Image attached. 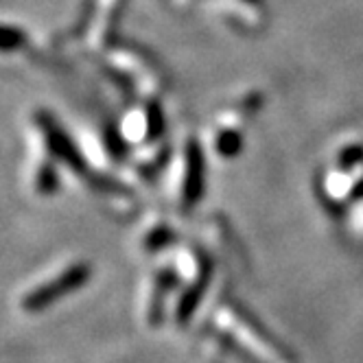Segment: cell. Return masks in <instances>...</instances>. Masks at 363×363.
Returning a JSON list of instances; mask_svg holds the SVG:
<instances>
[{
    "label": "cell",
    "mask_w": 363,
    "mask_h": 363,
    "mask_svg": "<svg viewBox=\"0 0 363 363\" xmlns=\"http://www.w3.org/2000/svg\"><path fill=\"white\" fill-rule=\"evenodd\" d=\"M88 267L86 265H74V267H68L60 278H53L44 282L42 287H38L35 291L27 294L22 300V306L27 311H42L46 308L50 302H55L57 298H64L66 294L79 289L82 284L88 280Z\"/></svg>",
    "instance_id": "1"
},
{
    "label": "cell",
    "mask_w": 363,
    "mask_h": 363,
    "mask_svg": "<svg viewBox=\"0 0 363 363\" xmlns=\"http://www.w3.org/2000/svg\"><path fill=\"white\" fill-rule=\"evenodd\" d=\"M24 44L22 31L13 27H0V50H13Z\"/></svg>",
    "instance_id": "2"
},
{
    "label": "cell",
    "mask_w": 363,
    "mask_h": 363,
    "mask_svg": "<svg viewBox=\"0 0 363 363\" xmlns=\"http://www.w3.org/2000/svg\"><path fill=\"white\" fill-rule=\"evenodd\" d=\"M53 143H55L57 147H62V136H60L57 132H53ZM62 153H64L66 158H68V160L72 162V151H66V149H62Z\"/></svg>",
    "instance_id": "3"
}]
</instances>
